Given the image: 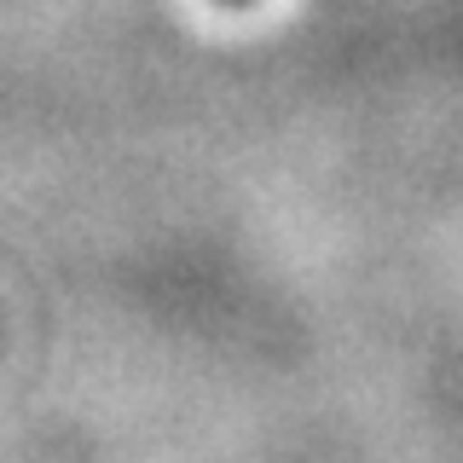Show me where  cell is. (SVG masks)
Here are the masks:
<instances>
[{
    "mask_svg": "<svg viewBox=\"0 0 463 463\" xmlns=\"http://www.w3.org/2000/svg\"><path fill=\"white\" fill-rule=\"evenodd\" d=\"M226 6H250V0H226Z\"/></svg>",
    "mask_w": 463,
    "mask_h": 463,
    "instance_id": "obj_1",
    "label": "cell"
}]
</instances>
